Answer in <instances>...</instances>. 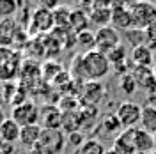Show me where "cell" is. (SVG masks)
<instances>
[{
  "label": "cell",
  "instance_id": "44dd1931",
  "mask_svg": "<svg viewBox=\"0 0 156 154\" xmlns=\"http://www.w3.org/2000/svg\"><path fill=\"white\" fill-rule=\"evenodd\" d=\"M51 12H53V27L55 29H66V27H69V16H71V9L69 7L58 5Z\"/></svg>",
  "mask_w": 156,
  "mask_h": 154
},
{
  "label": "cell",
  "instance_id": "83f0119b",
  "mask_svg": "<svg viewBox=\"0 0 156 154\" xmlns=\"http://www.w3.org/2000/svg\"><path fill=\"white\" fill-rule=\"evenodd\" d=\"M105 154H117L114 149H108V151H105Z\"/></svg>",
  "mask_w": 156,
  "mask_h": 154
},
{
  "label": "cell",
  "instance_id": "52a82bcc",
  "mask_svg": "<svg viewBox=\"0 0 156 154\" xmlns=\"http://www.w3.org/2000/svg\"><path fill=\"white\" fill-rule=\"evenodd\" d=\"M107 96V89L101 82H85L82 85V105L98 106Z\"/></svg>",
  "mask_w": 156,
  "mask_h": 154
},
{
  "label": "cell",
  "instance_id": "ac0fdd59",
  "mask_svg": "<svg viewBox=\"0 0 156 154\" xmlns=\"http://www.w3.org/2000/svg\"><path fill=\"white\" fill-rule=\"evenodd\" d=\"M20 131H21V128H20L12 119H5L2 124H0V138H2V142L4 144H14V142H18L20 140Z\"/></svg>",
  "mask_w": 156,
  "mask_h": 154
},
{
  "label": "cell",
  "instance_id": "e0dca14e",
  "mask_svg": "<svg viewBox=\"0 0 156 154\" xmlns=\"http://www.w3.org/2000/svg\"><path fill=\"white\" fill-rule=\"evenodd\" d=\"M43 133V128L39 124H34V126H25V128H21V131H20V144L21 147H25V149H34L36 144H37L39 136Z\"/></svg>",
  "mask_w": 156,
  "mask_h": 154
},
{
  "label": "cell",
  "instance_id": "7a4b0ae2",
  "mask_svg": "<svg viewBox=\"0 0 156 154\" xmlns=\"http://www.w3.org/2000/svg\"><path fill=\"white\" fill-rule=\"evenodd\" d=\"M129 14L133 21V29L146 30L156 21V5L151 2H135L129 5Z\"/></svg>",
  "mask_w": 156,
  "mask_h": 154
},
{
  "label": "cell",
  "instance_id": "4dcf8cb0",
  "mask_svg": "<svg viewBox=\"0 0 156 154\" xmlns=\"http://www.w3.org/2000/svg\"><path fill=\"white\" fill-rule=\"evenodd\" d=\"M151 154H156V152H151Z\"/></svg>",
  "mask_w": 156,
  "mask_h": 154
},
{
  "label": "cell",
  "instance_id": "f546056e",
  "mask_svg": "<svg viewBox=\"0 0 156 154\" xmlns=\"http://www.w3.org/2000/svg\"><path fill=\"white\" fill-rule=\"evenodd\" d=\"M153 140H154V151H156V133L153 135Z\"/></svg>",
  "mask_w": 156,
  "mask_h": 154
},
{
  "label": "cell",
  "instance_id": "8fae6325",
  "mask_svg": "<svg viewBox=\"0 0 156 154\" xmlns=\"http://www.w3.org/2000/svg\"><path fill=\"white\" fill-rule=\"evenodd\" d=\"M135 129L136 128L122 129V131L115 136L112 149H114L117 154H135Z\"/></svg>",
  "mask_w": 156,
  "mask_h": 154
},
{
  "label": "cell",
  "instance_id": "7402d4cb",
  "mask_svg": "<svg viewBox=\"0 0 156 154\" xmlns=\"http://www.w3.org/2000/svg\"><path fill=\"white\" fill-rule=\"evenodd\" d=\"M76 44H78V48L82 50V55L92 51L94 50V32L85 30V32L76 34Z\"/></svg>",
  "mask_w": 156,
  "mask_h": 154
},
{
  "label": "cell",
  "instance_id": "8992f818",
  "mask_svg": "<svg viewBox=\"0 0 156 154\" xmlns=\"http://www.w3.org/2000/svg\"><path fill=\"white\" fill-rule=\"evenodd\" d=\"M11 119H12L20 128L39 124V110L32 101H25V103H21V105L12 108V117H11Z\"/></svg>",
  "mask_w": 156,
  "mask_h": 154
},
{
  "label": "cell",
  "instance_id": "f1b7e54d",
  "mask_svg": "<svg viewBox=\"0 0 156 154\" xmlns=\"http://www.w3.org/2000/svg\"><path fill=\"white\" fill-rule=\"evenodd\" d=\"M4 121H5V119H4V117H2V110H0V124H2V122H4Z\"/></svg>",
  "mask_w": 156,
  "mask_h": 154
},
{
  "label": "cell",
  "instance_id": "4316f807",
  "mask_svg": "<svg viewBox=\"0 0 156 154\" xmlns=\"http://www.w3.org/2000/svg\"><path fill=\"white\" fill-rule=\"evenodd\" d=\"M16 4L14 2H0V16L5 19H9L11 14H14V11H16Z\"/></svg>",
  "mask_w": 156,
  "mask_h": 154
},
{
  "label": "cell",
  "instance_id": "ffe728a7",
  "mask_svg": "<svg viewBox=\"0 0 156 154\" xmlns=\"http://www.w3.org/2000/svg\"><path fill=\"white\" fill-rule=\"evenodd\" d=\"M99 128H101L105 133H108V135H119V133L122 131V126H121V122H119L115 112H112V114H108V115L103 117Z\"/></svg>",
  "mask_w": 156,
  "mask_h": 154
},
{
  "label": "cell",
  "instance_id": "9c48e42d",
  "mask_svg": "<svg viewBox=\"0 0 156 154\" xmlns=\"http://www.w3.org/2000/svg\"><path fill=\"white\" fill-rule=\"evenodd\" d=\"M110 18H112V4H105V2H94L92 4V9L89 12L90 25H94L98 29L108 27Z\"/></svg>",
  "mask_w": 156,
  "mask_h": 154
},
{
  "label": "cell",
  "instance_id": "30bf717a",
  "mask_svg": "<svg viewBox=\"0 0 156 154\" xmlns=\"http://www.w3.org/2000/svg\"><path fill=\"white\" fill-rule=\"evenodd\" d=\"M53 27V12L46 7H41L39 5L37 9L32 12L30 16V29H32V34L34 32H48L50 29Z\"/></svg>",
  "mask_w": 156,
  "mask_h": 154
},
{
  "label": "cell",
  "instance_id": "d6986e66",
  "mask_svg": "<svg viewBox=\"0 0 156 154\" xmlns=\"http://www.w3.org/2000/svg\"><path fill=\"white\" fill-rule=\"evenodd\" d=\"M140 128L154 135L156 133V106L146 105L142 106V115H140Z\"/></svg>",
  "mask_w": 156,
  "mask_h": 154
},
{
  "label": "cell",
  "instance_id": "4fadbf2b",
  "mask_svg": "<svg viewBox=\"0 0 156 154\" xmlns=\"http://www.w3.org/2000/svg\"><path fill=\"white\" fill-rule=\"evenodd\" d=\"M131 75L135 76L136 85L140 89H144V90L151 92V94L156 92V76L153 73V68H133Z\"/></svg>",
  "mask_w": 156,
  "mask_h": 154
},
{
  "label": "cell",
  "instance_id": "9a60e30c",
  "mask_svg": "<svg viewBox=\"0 0 156 154\" xmlns=\"http://www.w3.org/2000/svg\"><path fill=\"white\" fill-rule=\"evenodd\" d=\"M69 27L75 34L80 32H85L90 27V19H89V11L76 7V9H71V16H69Z\"/></svg>",
  "mask_w": 156,
  "mask_h": 154
},
{
  "label": "cell",
  "instance_id": "d4e9b609",
  "mask_svg": "<svg viewBox=\"0 0 156 154\" xmlns=\"http://www.w3.org/2000/svg\"><path fill=\"white\" fill-rule=\"evenodd\" d=\"M105 147L103 144L96 140V138H89L83 142V145L80 147V154H105Z\"/></svg>",
  "mask_w": 156,
  "mask_h": 154
},
{
  "label": "cell",
  "instance_id": "603a6c76",
  "mask_svg": "<svg viewBox=\"0 0 156 154\" xmlns=\"http://www.w3.org/2000/svg\"><path fill=\"white\" fill-rule=\"evenodd\" d=\"M124 41L131 46V50L138 48V46L146 44V34H144V30H140V29H129L124 32Z\"/></svg>",
  "mask_w": 156,
  "mask_h": 154
},
{
  "label": "cell",
  "instance_id": "ba28073f",
  "mask_svg": "<svg viewBox=\"0 0 156 154\" xmlns=\"http://www.w3.org/2000/svg\"><path fill=\"white\" fill-rule=\"evenodd\" d=\"M110 27L115 29L117 32L133 29V21L129 14V5L126 4H112V18H110Z\"/></svg>",
  "mask_w": 156,
  "mask_h": 154
},
{
  "label": "cell",
  "instance_id": "7c38bea8",
  "mask_svg": "<svg viewBox=\"0 0 156 154\" xmlns=\"http://www.w3.org/2000/svg\"><path fill=\"white\" fill-rule=\"evenodd\" d=\"M129 60H131L133 68H153V66L156 64L154 51L149 50L146 44H142V46H138V48L131 50Z\"/></svg>",
  "mask_w": 156,
  "mask_h": 154
},
{
  "label": "cell",
  "instance_id": "5b68a950",
  "mask_svg": "<svg viewBox=\"0 0 156 154\" xmlns=\"http://www.w3.org/2000/svg\"><path fill=\"white\" fill-rule=\"evenodd\" d=\"M115 115L122 129H131L140 124V115H142V106L133 103V101H124L117 106Z\"/></svg>",
  "mask_w": 156,
  "mask_h": 154
},
{
  "label": "cell",
  "instance_id": "5bb4252c",
  "mask_svg": "<svg viewBox=\"0 0 156 154\" xmlns=\"http://www.w3.org/2000/svg\"><path fill=\"white\" fill-rule=\"evenodd\" d=\"M39 122L44 129H58L62 126V112L55 106H44L39 114Z\"/></svg>",
  "mask_w": 156,
  "mask_h": 154
},
{
  "label": "cell",
  "instance_id": "277c9868",
  "mask_svg": "<svg viewBox=\"0 0 156 154\" xmlns=\"http://www.w3.org/2000/svg\"><path fill=\"white\" fill-rule=\"evenodd\" d=\"M119 44H122L121 43V34L115 29H112L110 25L108 27H103V29H98L94 32V50L99 51V53L108 55Z\"/></svg>",
  "mask_w": 156,
  "mask_h": 154
},
{
  "label": "cell",
  "instance_id": "cb8c5ba5",
  "mask_svg": "<svg viewBox=\"0 0 156 154\" xmlns=\"http://www.w3.org/2000/svg\"><path fill=\"white\" fill-rule=\"evenodd\" d=\"M119 89H121L126 96L135 94V90L138 89V85H136V80H135V76L131 75V71H129V73H126V75H122V76L119 78Z\"/></svg>",
  "mask_w": 156,
  "mask_h": 154
},
{
  "label": "cell",
  "instance_id": "484cf974",
  "mask_svg": "<svg viewBox=\"0 0 156 154\" xmlns=\"http://www.w3.org/2000/svg\"><path fill=\"white\" fill-rule=\"evenodd\" d=\"M144 34H146V46L149 50L156 51V21L144 30Z\"/></svg>",
  "mask_w": 156,
  "mask_h": 154
},
{
  "label": "cell",
  "instance_id": "3957f363",
  "mask_svg": "<svg viewBox=\"0 0 156 154\" xmlns=\"http://www.w3.org/2000/svg\"><path fill=\"white\" fill-rule=\"evenodd\" d=\"M64 147V135L58 129H43L34 151L37 154H58Z\"/></svg>",
  "mask_w": 156,
  "mask_h": 154
},
{
  "label": "cell",
  "instance_id": "6da1fadb",
  "mask_svg": "<svg viewBox=\"0 0 156 154\" xmlns=\"http://www.w3.org/2000/svg\"><path fill=\"white\" fill-rule=\"evenodd\" d=\"M82 64H83V73H85L87 82H101L112 71L108 57L96 50L82 55Z\"/></svg>",
  "mask_w": 156,
  "mask_h": 154
},
{
  "label": "cell",
  "instance_id": "2e32d148",
  "mask_svg": "<svg viewBox=\"0 0 156 154\" xmlns=\"http://www.w3.org/2000/svg\"><path fill=\"white\" fill-rule=\"evenodd\" d=\"M154 151V140L153 135L144 131L142 128L135 129V154H151Z\"/></svg>",
  "mask_w": 156,
  "mask_h": 154
}]
</instances>
